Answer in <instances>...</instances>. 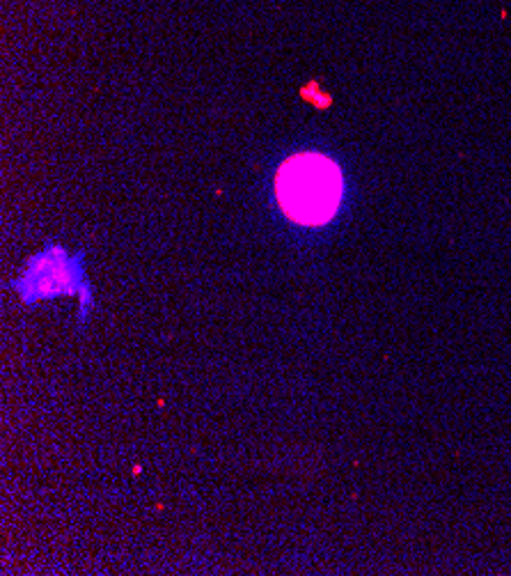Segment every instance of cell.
<instances>
[{"label": "cell", "mask_w": 511, "mask_h": 576, "mask_svg": "<svg viewBox=\"0 0 511 576\" xmlns=\"http://www.w3.org/2000/svg\"><path fill=\"white\" fill-rule=\"evenodd\" d=\"M282 209L294 221L321 225L330 221L342 200V175L321 154H298L284 161L275 179Z\"/></svg>", "instance_id": "1"}]
</instances>
